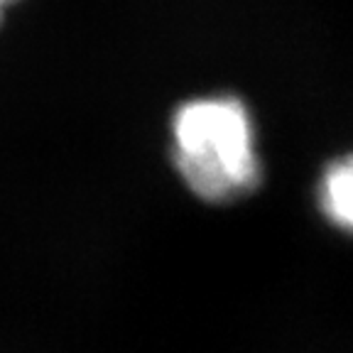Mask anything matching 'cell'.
I'll return each instance as SVG.
<instances>
[{
    "mask_svg": "<svg viewBox=\"0 0 353 353\" xmlns=\"http://www.w3.org/2000/svg\"><path fill=\"white\" fill-rule=\"evenodd\" d=\"M314 204L334 231L353 238V150L331 157L321 167L314 187Z\"/></svg>",
    "mask_w": 353,
    "mask_h": 353,
    "instance_id": "obj_2",
    "label": "cell"
},
{
    "mask_svg": "<svg viewBox=\"0 0 353 353\" xmlns=\"http://www.w3.org/2000/svg\"><path fill=\"white\" fill-rule=\"evenodd\" d=\"M170 157L189 194L211 206L250 196L265 176L253 110L228 91L199 94L176 105Z\"/></svg>",
    "mask_w": 353,
    "mask_h": 353,
    "instance_id": "obj_1",
    "label": "cell"
},
{
    "mask_svg": "<svg viewBox=\"0 0 353 353\" xmlns=\"http://www.w3.org/2000/svg\"><path fill=\"white\" fill-rule=\"evenodd\" d=\"M20 3H25V0H0V25L6 22V17L10 15L12 8H17Z\"/></svg>",
    "mask_w": 353,
    "mask_h": 353,
    "instance_id": "obj_3",
    "label": "cell"
}]
</instances>
